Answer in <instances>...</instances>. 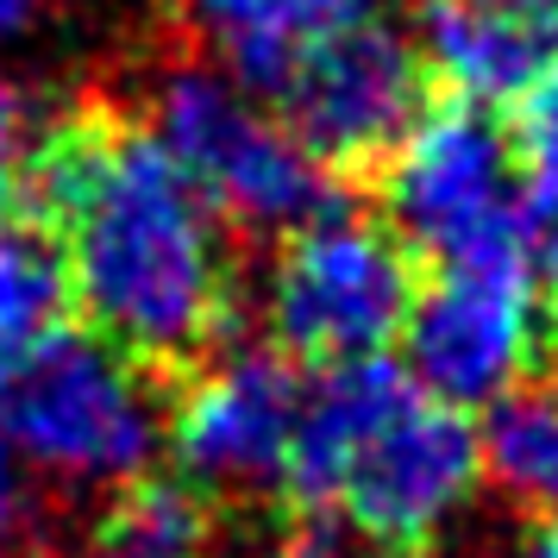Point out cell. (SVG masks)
Masks as SVG:
<instances>
[{
  "label": "cell",
  "instance_id": "cell-1",
  "mask_svg": "<svg viewBox=\"0 0 558 558\" xmlns=\"http://www.w3.org/2000/svg\"><path fill=\"white\" fill-rule=\"evenodd\" d=\"M26 220L57 245L88 332L189 377L239 320V245L138 113L82 101L32 138Z\"/></svg>",
  "mask_w": 558,
  "mask_h": 558
},
{
  "label": "cell",
  "instance_id": "cell-2",
  "mask_svg": "<svg viewBox=\"0 0 558 558\" xmlns=\"http://www.w3.org/2000/svg\"><path fill=\"white\" fill-rule=\"evenodd\" d=\"M483 439L389 357L332 364L302 389L289 502L332 514L371 553L421 558L471 508Z\"/></svg>",
  "mask_w": 558,
  "mask_h": 558
},
{
  "label": "cell",
  "instance_id": "cell-3",
  "mask_svg": "<svg viewBox=\"0 0 558 558\" xmlns=\"http://www.w3.org/2000/svg\"><path fill=\"white\" fill-rule=\"evenodd\" d=\"M0 433L63 496H120L163 446L157 377L88 327L0 357Z\"/></svg>",
  "mask_w": 558,
  "mask_h": 558
},
{
  "label": "cell",
  "instance_id": "cell-4",
  "mask_svg": "<svg viewBox=\"0 0 558 558\" xmlns=\"http://www.w3.org/2000/svg\"><path fill=\"white\" fill-rule=\"evenodd\" d=\"M383 227L414 257L452 264H533L527 177L508 126L477 101H433L377 163Z\"/></svg>",
  "mask_w": 558,
  "mask_h": 558
},
{
  "label": "cell",
  "instance_id": "cell-5",
  "mask_svg": "<svg viewBox=\"0 0 558 558\" xmlns=\"http://www.w3.org/2000/svg\"><path fill=\"white\" fill-rule=\"evenodd\" d=\"M145 126L220 207L227 227L282 239L320 207H332V170L302 151V138L277 120V107L239 88L207 57H177L151 82Z\"/></svg>",
  "mask_w": 558,
  "mask_h": 558
},
{
  "label": "cell",
  "instance_id": "cell-6",
  "mask_svg": "<svg viewBox=\"0 0 558 558\" xmlns=\"http://www.w3.org/2000/svg\"><path fill=\"white\" fill-rule=\"evenodd\" d=\"M421 257L396 232L352 214L320 207L314 220L277 239V257L264 270V332L270 352L289 364H357L383 357L389 339H402L414 295H421Z\"/></svg>",
  "mask_w": 558,
  "mask_h": 558
},
{
  "label": "cell",
  "instance_id": "cell-7",
  "mask_svg": "<svg viewBox=\"0 0 558 558\" xmlns=\"http://www.w3.org/2000/svg\"><path fill=\"white\" fill-rule=\"evenodd\" d=\"M302 383L270 345H220L182 377L163 414V439L182 483L207 508L289 502V446H295Z\"/></svg>",
  "mask_w": 558,
  "mask_h": 558
},
{
  "label": "cell",
  "instance_id": "cell-8",
  "mask_svg": "<svg viewBox=\"0 0 558 558\" xmlns=\"http://www.w3.org/2000/svg\"><path fill=\"white\" fill-rule=\"evenodd\" d=\"M408 377L433 402L496 408L539 364V302L533 264H452L433 270L408 314Z\"/></svg>",
  "mask_w": 558,
  "mask_h": 558
},
{
  "label": "cell",
  "instance_id": "cell-9",
  "mask_svg": "<svg viewBox=\"0 0 558 558\" xmlns=\"http://www.w3.org/2000/svg\"><path fill=\"white\" fill-rule=\"evenodd\" d=\"M427 63L414 38L364 20L332 38L277 88V120L327 170H377L427 113Z\"/></svg>",
  "mask_w": 558,
  "mask_h": 558
},
{
  "label": "cell",
  "instance_id": "cell-10",
  "mask_svg": "<svg viewBox=\"0 0 558 558\" xmlns=\"http://www.w3.org/2000/svg\"><path fill=\"white\" fill-rule=\"evenodd\" d=\"M414 51L452 101L496 107L521 101L553 70L558 26L527 20L514 7H496V0H421Z\"/></svg>",
  "mask_w": 558,
  "mask_h": 558
},
{
  "label": "cell",
  "instance_id": "cell-11",
  "mask_svg": "<svg viewBox=\"0 0 558 558\" xmlns=\"http://www.w3.org/2000/svg\"><path fill=\"white\" fill-rule=\"evenodd\" d=\"M189 38L257 101H277V88L307 57L345 38L352 26L377 20V0H177Z\"/></svg>",
  "mask_w": 558,
  "mask_h": 558
},
{
  "label": "cell",
  "instance_id": "cell-12",
  "mask_svg": "<svg viewBox=\"0 0 558 558\" xmlns=\"http://www.w3.org/2000/svg\"><path fill=\"white\" fill-rule=\"evenodd\" d=\"M220 521L189 483L138 477L95 508L70 558H214Z\"/></svg>",
  "mask_w": 558,
  "mask_h": 558
},
{
  "label": "cell",
  "instance_id": "cell-13",
  "mask_svg": "<svg viewBox=\"0 0 558 558\" xmlns=\"http://www.w3.org/2000/svg\"><path fill=\"white\" fill-rule=\"evenodd\" d=\"M483 439V477L502 496L558 514V396L553 389H514L489 408Z\"/></svg>",
  "mask_w": 558,
  "mask_h": 558
},
{
  "label": "cell",
  "instance_id": "cell-14",
  "mask_svg": "<svg viewBox=\"0 0 558 558\" xmlns=\"http://www.w3.org/2000/svg\"><path fill=\"white\" fill-rule=\"evenodd\" d=\"M70 270L45 232H7L0 239V357L26 352L57 327H70Z\"/></svg>",
  "mask_w": 558,
  "mask_h": 558
},
{
  "label": "cell",
  "instance_id": "cell-15",
  "mask_svg": "<svg viewBox=\"0 0 558 558\" xmlns=\"http://www.w3.org/2000/svg\"><path fill=\"white\" fill-rule=\"evenodd\" d=\"M508 138H514L521 177H527V207L533 214L558 207V57L553 70L521 95V113H514Z\"/></svg>",
  "mask_w": 558,
  "mask_h": 558
},
{
  "label": "cell",
  "instance_id": "cell-16",
  "mask_svg": "<svg viewBox=\"0 0 558 558\" xmlns=\"http://www.w3.org/2000/svg\"><path fill=\"white\" fill-rule=\"evenodd\" d=\"M32 113L13 82H0V239L26 220V177H32Z\"/></svg>",
  "mask_w": 558,
  "mask_h": 558
},
{
  "label": "cell",
  "instance_id": "cell-17",
  "mask_svg": "<svg viewBox=\"0 0 558 558\" xmlns=\"http://www.w3.org/2000/svg\"><path fill=\"white\" fill-rule=\"evenodd\" d=\"M32 527H38V496H32V477L20 464V452L0 433V558H26Z\"/></svg>",
  "mask_w": 558,
  "mask_h": 558
},
{
  "label": "cell",
  "instance_id": "cell-18",
  "mask_svg": "<svg viewBox=\"0 0 558 558\" xmlns=\"http://www.w3.org/2000/svg\"><path fill=\"white\" fill-rule=\"evenodd\" d=\"M257 558H364V553H357L352 539H339L332 527H320V521H295V527H282Z\"/></svg>",
  "mask_w": 558,
  "mask_h": 558
},
{
  "label": "cell",
  "instance_id": "cell-19",
  "mask_svg": "<svg viewBox=\"0 0 558 558\" xmlns=\"http://www.w3.org/2000/svg\"><path fill=\"white\" fill-rule=\"evenodd\" d=\"M533 264L546 270V295H553V332H558V207L533 214Z\"/></svg>",
  "mask_w": 558,
  "mask_h": 558
},
{
  "label": "cell",
  "instance_id": "cell-20",
  "mask_svg": "<svg viewBox=\"0 0 558 558\" xmlns=\"http://www.w3.org/2000/svg\"><path fill=\"white\" fill-rule=\"evenodd\" d=\"M38 13H45V0H0V45L26 38L38 26Z\"/></svg>",
  "mask_w": 558,
  "mask_h": 558
},
{
  "label": "cell",
  "instance_id": "cell-21",
  "mask_svg": "<svg viewBox=\"0 0 558 558\" xmlns=\"http://www.w3.org/2000/svg\"><path fill=\"white\" fill-rule=\"evenodd\" d=\"M521 558H558V514H539V521H533Z\"/></svg>",
  "mask_w": 558,
  "mask_h": 558
},
{
  "label": "cell",
  "instance_id": "cell-22",
  "mask_svg": "<svg viewBox=\"0 0 558 558\" xmlns=\"http://www.w3.org/2000/svg\"><path fill=\"white\" fill-rule=\"evenodd\" d=\"M496 7H514V13H527V20H546V26H558V0H496Z\"/></svg>",
  "mask_w": 558,
  "mask_h": 558
},
{
  "label": "cell",
  "instance_id": "cell-23",
  "mask_svg": "<svg viewBox=\"0 0 558 558\" xmlns=\"http://www.w3.org/2000/svg\"><path fill=\"white\" fill-rule=\"evenodd\" d=\"M421 558H483V553H421Z\"/></svg>",
  "mask_w": 558,
  "mask_h": 558
}]
</instances>
